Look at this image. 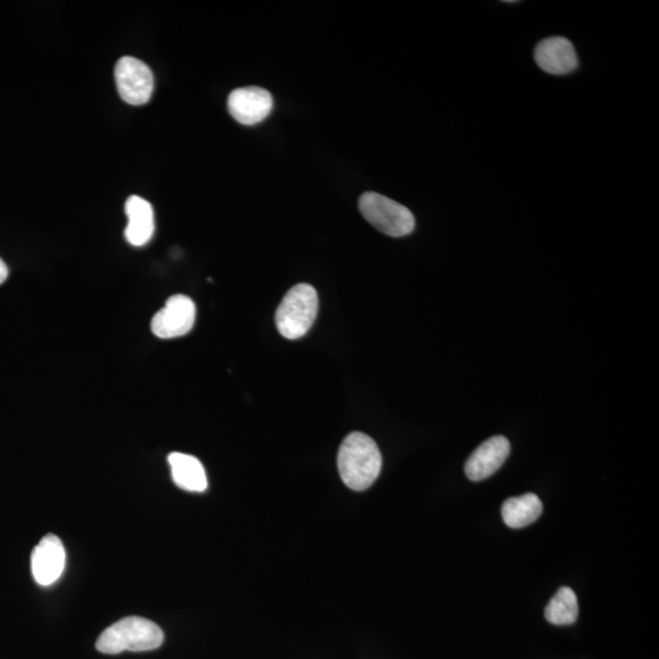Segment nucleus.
<instances>
[{"label":"nucleus","instance_id":"obj_1","mask_svg":"<svg viewBox=\"0 0 659 659\" xmlns=\"http://www.w3.org/2000/svg\"><path fill=\"white\" fill-rule=\"evenodd\" d=\"M343 483L354 491H365L379 478L382 457L376 442L363 433H352L343 440L337 457Z\"/></svg>","mask_w":659,"mask_h":659},{"label":"nucleus","instance_id":"obj_2","mask_svg":"<svg viewBox=\"0 0 659 659\" xmlns=\"http://www.w3.org/2000/svg\"><path fill=\"white\" fill-rule=\"evenodd\" d=\"M164 642L163 630L142 617H126L105 629L97 640V650L105 655H119L124 651L157 650Z\"/></svg>","mask_w":659,"mask_h":659},{"label":"nucleus","instance_id":"obj_3","mask_svg":"<svg viewBox=\"0 0 659 659\" xmlns=\"http://www.w3.org/2000/svg\"><path fill=\"white\" fill-rule=\"evenodd\" d=\"M319 309L318 293L313 286L299 284L286 293L276 310V328L289 340L301 339L312 328Z\"/></svg>","mask_w":659,"mask_h":659},{"label":"nucleus","instance_id":"obj_4","mask_svg":"<svg viewBox=\"0 0 659 659\" xmlns=\"http://www.w3.org/2000/svg\"><path fill=\"white\" fill-rule=\"evenodd\" d=\"M359 210L376 230L391 237L412 234L415 218L411 210L389 197L376 192H365L359 198Z\"/></svg>","mask_w":659,"mask_h":659},{"label":"nucleus","instance_id":"obj_5","mask_svg":"<svg viewBox=\"0 0 659 659\" xmlns=\"http://www.w3.org/2000/svg\"><path fill=\"white\" fill-rule=\"evenodd\" d=\"M116 87L121 99L131 105H143L151 101L154 76L146 63L134 57H123L115 65Z\"/></svg>","mask_w":659,"mask_h":659},{"label":"nucleus","instance_id":"obj_6","mask_svg":"<svg viewBox=\"0 0 659 659\" xmlns=\"http://www.w3.org/2000/svg\"><path fill=\"white\" fill-rule=\"evenodd\" d=\"M196 321V304L190 297L176 295L154 315L152 331L160 339H176L190 332Z\"/></svg>","mask_w":659,"mask_h":659},{"label":"nucleus","instance_id":"obj_7","mask_svg":"<svg viewBox=\"0 0 659 659\" xmlns=\"http://www.w3.org/2000/svg\"><path fill=\"white\" fill-rule=\"evenodd\" d=\"M227 108L237 123L246 126L262 123L274 108L273 96L262 87L237 88L227 99Z\"/></svg>","mask_w":659,"mask_h":659},{"label":"nucleus","instance_id":"obj_8","mask_svg":"<svg viewBox=\"0 0 659 659\" xmlns=\"http://www.w3.org/2000/svg\"><path fill=\"white\" fill-rule=\"evenodd\" d=\"M66 552L62 540L57 535L44 536L31 556L33 579L41 586L55 583L65 569Z\"/></svg>","mask_w":659,"mask_h":659},{"label":"nucleus","instance_id":"obj_9","mask_svg":"<svg viewBox=\"0 0 659 659\" xmlns=\"http://www.w3.org/2000/svg\"><path fill=\"white\" fill-rule=\"evenodd\" d=\"M511 443L505 436H494L476 448L465 463V474L472 481L490 478L507 461Z\"/></svg>","mask_w":659,"mask_h":659},{"label":"nucleus","instance_id":"obj_10","mask_svg":"<svg viewBox=\"0 0 659 659\" xmlns=\"http://www.w3.org/2000/svg\"><path fill=\"white\" fill-rule=\"evenodd\" d=\"M535 62L551 75H568L578 69V55L573 43L566 37H550L535 48Z\"/></svg>","mask_w":659,"mask_h":659},{"label":"nucleus","instance_id":"obj_11","mask_svg":"<svg viewBox=\"0 0 659 659\" xmlns=\"http://www.w3.org/2000/svg\"><path fill=\"white\" fill-rule=\"evenodd\" d=\"M127 220L125 237L130 245L142 247L152 240L155 230L152 204L145 198L131 196L125 204Z\"/></svg>","mask_w":659,"mask_h":659},{"label":"nucleus","instance_id":"obj_12","mask_svg":"<svg viewBox=\"0 0 659 659\" xmlns=\"http://www.w3.org/2000/svg\"><path fill=\"white\" fill-rule=\"evenodd\" d=\"M171 476L180 489L188 492L207 490L208 480L203 464L196 457L185 453H171L168 458Z\"/></svg>","mask_w":659,"mask_h":659},{"label":"nucleus","instance_id":"obj_13","mask_svg":"<svg viewBox=\"0 0 659 659\" xmlns=\"http://www.w3.org/2000/svg\"><path fill=\"white\" fill-rule=\"evenodd\" d=\"M542 502L535 494L511 497L503 503L502 518L512 529H522L533 524L542 514Z\"/></svg>","mask_w":659,"mask_h":659},{"label":"nucleus","instance_id":"obj_14","mask_svg":"<svg viewBox=\"0 0 659 659\" xmlns=\"http://www.w3.org/2000/svg\"><path fill=\"white\" fill-rule=\"evenodd\" d=\"M579 617L578 597L570 587L563 586L545 608V618L553 625H572Z\"/></svg>","mask_w":659,"mask_h":659},{"label":"nucleus","instance_id":"obj_15","mask_svg":"<svg viewBox=\"0 0 659 659\" xmlns=\"http://www.w3.org/2000/svg\"><path fill=\"white\" fill-rule=\"evenodd\" d=\"M9 270L7 264L3 262V259L0 258V285L4 284L5 280L8 279Z\"/></svg>","mask_w":659,"mask_h":659}]
</instances>
